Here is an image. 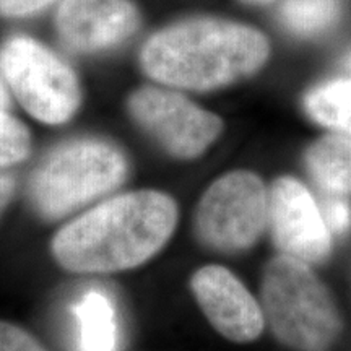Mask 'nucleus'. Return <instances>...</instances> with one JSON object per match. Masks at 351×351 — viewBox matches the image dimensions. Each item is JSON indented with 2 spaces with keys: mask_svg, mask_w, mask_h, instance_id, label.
<instances>
[{
  "mask_svg": "<svg viewBox=\"0 0 351 351\" xmlns=\"http://www.w3.org/2000/svg\"><path fill=\"white\" fill-rule=\"evenodd\" d=\"M178 207L158 191L117 195L65 225L52 239L60 267L75 274H109L142 265L168 243Z\"/></svg>",
  "mask_w": 351,
  "mask_h": 351,
  "instance_id": "nucleus-1",
  "label": "nucleus"
},
{
  "mask_svg": "<svg viewBox=\"0 0 351 351\" xmlns=\"http://www.w3.org/2000/svg\"><path fill=\"white\" fill-rule=\"evenodd\" d=\"M270 44L261 32L218 19H192L145 43L140 62L148 77L184 90L231 85L263 67Z\"/></svg>",
  "mask_w": 351,
  "mask_h": 351,
  "instance_id": "nucleus-2",
  "label": "nucleus"
},
{
  "mask_svg": "<svg viewBox=\"0 0 351 351\" xmlns=\"http://www.w3.org/2000/svg\"><path fill=\"white\" fill-rule=\"evenodd\" d=\"M263 314L275 337L298 351H326L341 330L328 289L306 262L288 256L270 261L262 282Z\"/></svg>",
  "mask_w": 351,
  "mask_h": 351,
  "instance_id": "nucleus-3",
  "label": "nucleus"
},
{
  "mask_svg": "<svg viewBox=\"0 0 351 351\" xmlns=\"http://www.w3.org/2000/svg\"><path fill=\"white\" fill-rule=\"evenodd\" d=\"M127 161L119 148L96 138L60 145L34 171L29 195L47 218L64 217L124 181Z\"/></svg>",
  "mask_w": 351,
  "mask_h": 351,
  "instance_id": "nucleus-4",
  "label": "nucleus"
},
{
  "mask_svg": "<svg viewBox=\"0 0 351 351\" xmlns=\"http://www.w3.org/2000/svg\"><path fill=\"white\" fill-rule=\"evenodd\" d=\"M0 70L21 106L44 124H64L80 106L75 72L32 38L15 36L3 44Z\"/></svg>",
  "mask_w": 351,
  "mask_h": 351,
  "instance_id": "nucleus-5",
  "label": "nucleus"
},
{
  "mask_svg": "<svg viewBox=\"0 0 351 351\" xmlns=\"http://www.w3.org/2000/svg\"><path fill=\"white\" fill-rule=\"evenodd\" d=\"M269 225V191L251 171L217 179L199 202L195 231L202 243L221 252L249 249Z\"/></svg>",
  "mask_w": 351,
  "mask_h": 351,
  "instance_id": "nucleus-6",
  "label": "nucleus"
},
{
  "mask_svg": "<svg viewBox=\"0 0 351 351\" xmlns=\"http://www.w3.org/2000/svg\"><path fill=\"white\" fill-rule=\"evenodd\" d=\"M127 108L134 121L166 152L182 160L200 156L223 132V121L217 114L169 90L140 88L130 95Z\"/></svg>",
  "mask_w": 351,
  "mask_h": 351,
  "instance_id": "nucleus-7",
  "label": "nucleus"
},
{
  "mask_svg": "<svg viewBox=\"0 0 351 351\" xmlns=\"http://www.w3.org/2000/svg\"><path fill=\"white\" fill-rule=\"evenodd\" d=\"M269 226L283 256L306 263L322 262L332 251L328 230L319 204L302 182L278 178L269 191Z\"/></svg>",
  "mask_w": 351,
  "mask_h": 351,
  "instance_id": "nucleus-8",
  "label": "nucleus"
},
{
  "mask_svg": "<svg viewBox=\"0 0 351 351\" xmlns=\"http://www.w3.org/2000/svg\"><path fill=\"white\" fill-rule=\"evenodd\" d=\"M191 287L200 309L223 337L236 343L261 337L265 314L234 274L219 265L202 267L192 276Z\"/></svg>",
  "mask_w": 351,
  "mask_h": 351,
  "instance_id": "nucleus-9",
  "label": "nucleus"
},
{
  "mask_svg": "<svg viewBox=\"0 0 351 351\" xmlns=\"http://www.w3.org/2000/svg\"><path fill=\"white\" fill-rule=\"evenodd\" d=\"M138 23L132 0H64L56 15L60 41L77 52L111 49L137 32Z\"/></svg>",
  "mask_w": 351,
  "mask_h": 351,
  "instance_id": "nucleus-10",
  "label": "nucleus"
},
{
  "mask_svg": "<svg viewBox=\"0 0 351 351\" xmlns=\"http://www.w3.org/2000/svg\"><path fill=\"white\" fill-rule=\"evenodd\" d=\"M309 174L326 191L351 195V137L341 132L320 137L306 152Z\"/></svg>",
  "mask_w": 351,
  "mask_h": 351,
  "instance_id": "nucleus-11",
  "label": "nucleus"
},
{
  "mask_svg": "<svg viewBox=\"0 0 351 351\" xmlns=\"http://www.w3.org/2000/svg\"><path fill=\"white\" fill-rule=\"evenodd\" d=\"M73 313L80 328L82 351H116V311L103 291L91 289L85 293L77 301Z\"/></svg>",
  "mask_w": 351,
  "mask_h": 351,
  "instance_id": "nucleus-12",
  "label": "nucleus"
},
{
  "mask_svg": "<svg viewBox=\"0 0 351 351\" xmlns=\"http://www.w3.org/2000/svg\"><path fill=\"white\" fill-rule=\"evenodd\" d=\"M306 111L320 125L351 137V78L324 83L307 93Z\"/></svg>",
  "mask_w": 351,
  "mask_h": 351,
  "instance_id": "nucleus-13",
  "label": "nucleus"
},
{
  "mask_svg": "<svg viewBox=\"0 0 351 351\" xmlns=\"http://www.w3.org/2000/svg\"><path fill=\"white\" fill-rule=\"evenodd\" d=\"M341 0H288L280 8V20L300 36H317L340 19Z\"/></svg>",
  "mask_w": 351,
  "mask_h": 351,
  "instance_id": "nucleus-14",
  "label": "nucleus"
},
{
  "mask_svg": "<svg viewBox=\"0 0 351 351\" xmlns=\"http://www.w3.org/2000/svg\"><path fill=\"white\" fill-rule=\"evenodd\" d=\"M32 150V137L19 119L0 109V168L23 161Z\"/></svg>",
  "mask_w": 351,
  "mask_h": 351,
  "instance_id": "nucleus-15",
  "label": "nucleus"
},
{
  "mask_svg": "<svg viewBox=\"0 0 351 351\" xmlns=\"http://www.w3.org/2000/svg\"><path fill=\"white\" fill-rule=\"evenodd\" d=\"M320 212L324 215L328 230L337 234H345L351 228V207L345 195L327 191L319 204Z\"/></svg>",
  "mask_w": 351,
  "mask_h": 351,
  "instance_id": "nucleus-16",
  "label": "nucleus"
},
{
  "mask_svg": "<svg viewBox=\"0 0 351 351\" xmlns=\"http://www.w3.org/2000/svg\"><path fill=\"white\" fill-rule=\"evenodd\" d=\"M0 351H47L23 328L0 320Z\"/></svg>",
  "mask_w": 351,
  "mask_h": 351,
  "instance_id": "nucleus-17",
  "label": "nucleus"
},
{
  "mask_svg": "<svg viewBox=\"0 0 351 351\" xmlns=\"http://www.w3.org/2000/svg\"><path fill=\"white\" fill-rule=\"evenodd\" d=\"M56 0H0V15L8 19H23L41 12Z\"/></svg>",
  "mask_w": 351,
  "mask_h": 351,
  "instance_id": "nucleus-18",
  "label": "nucleus"
},
{
  "mask_svg": "<svg viewBox=\"0 0 351 351\" xmlns=\"http://www.w3.org/2000/svg\"><path fill=\"white\" fill-rule=\"evenodd\" d=\"M13 191H15V181H13L12 176L0 173V213L10 202Z\"/></svg>",
  "mask_w": 351,
  "mask_h": 351,
  "instance_id": "nucleus-19",
  "label": "nucleus"
},
{
  "mask_svg": "<svg viewBox=\"0 0 351 351\" xmlns=\"http://www.w3.org/2000/svg\"><path fill=\"white\" fill-rule=\"evenodd\" d=\"M8 103H10V99H8L7 90L5 86H3V83L0 82V109H5L8 106Z\"/></svg>",
  "mask_w": 351,
  "mask_h": 351,
  "instance_id": "nucleus-20",
  "label": "nucleus"
},
{
  "mask_svg": "<svg viewBox=\"0 0 351 351\" xmlns=\"http://www.w3.org/2000/svg\"><path fill=\"white\" fill-rule=\"evenodd\" d=\"M244 3H251V5H263V3H270L274 0H243Z\"/></svg>",
  "mask_w": 351,
  "mask_h": 351,
  "instance_id": "nucleus-21",
  "label": "nucleus"
},
{
  "mask_svg": "<svg viewBox=\"0 0 351 351\" xmlns=\"http://www.w3.org/2000/svg\"><path fill=\"white\" fill-rule=\"evenodd\" d=\"M343 67L348 69L351 72V52H348V56H346L343 59Z\"/></svg>",
  "mask_w": 351,
  "mask_h": 351,
  "instance_id": "nucleus-22",
  "label": "nucleus"
}]
</instances>
